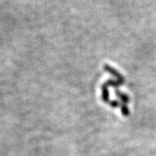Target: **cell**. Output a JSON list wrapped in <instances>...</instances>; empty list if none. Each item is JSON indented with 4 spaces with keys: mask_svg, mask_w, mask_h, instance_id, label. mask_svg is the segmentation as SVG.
<instances>
[{
    "mask_svg": "<svg viewBox=\"0 0 156 156\" xmlns=\"http://www.w3.org/2000/svg\"><path fill=\"white\" fill-rule=\"evenodd\" d=\"M103 69H104V70H106L107 72L110 73L112 76H114L117 79V81H119V82H121V83H124V82H125L124 77H123L122 76L120 73L117 71L116 69H115L114 68L111 67V66H110V65H108V64H104Z\"/></svg>",
    "mask_w": 156,
    "mask_h": 156,
    "instance_id": "6da1fadb",
    "label": "cell"
},
{
    "mask_svg": "<svg viewBox=\"0 0 156 156\" xmlns=\"http://www.w3.org/2000/svg\"><path fill=\"white\" fill-rule=\"evenodd\" d=\"M101 99H102V101L105 103L110 102V101H109V91H108V88L106 87L104 84H102V86H101Z\"/></svg>",
    "mask_w": 156,
    "mask_h": 156,
    "instance_id": "7a4b0ae2",
    "label": "cell"
},
{
    "mask_svg": "<svg viewBox=\"0 0 156 156\" xmlns=\"http://www.w3.org/2000/svg\"><path fill=\"white\" fill-rule=\"evenodd\" d=\"M115 95L118 98H120L121 101H122V103L124 104H126V103H128L129 101H130V98H129V96L128 95H126V94H124L122 92H121L120 90H118L116 89L115 90Z\"/></svg>",
    "mask_w": 156,
    "mask_h": 156,
    "instance_id": "3957f363",
    "label": "cell"
},
{
    "mask_svg": "<svg viewBox=\"0 0 156 156\" xmlns=\"http://www.w3.org/2000/svg\"><path fill=\"white\" fill-rule=\"evenodd\" d=\"M104 85L106 86V87H113V88H118L119 86H121V85H122V83H121V82H119V81H117V80H108L107 82L104 83Z\"/></svg>",
    "mask_w": 156,
    "mask_h": 156,
    "instance_id": "277c9868",
    "label": "cell"
},
{
    "mask_svg": "<svg viewBox=\"0 0 156 156\" xmlns=\"http://www.w3.org/2000/svg\"><path fill=\"white\" fill-rule=\"evenodd\" d=\"M121 112L122 113V115L125 117H128L129 115V114H130V111H129V108H128V107L126 104H121Z\"/></svg>",
    "mask_w": 156,
    "mask_h": 156,
    "instance_id": "5b68a950",
    "label": "cell"
},
{
    "mask_svg": "<svg viewBox=\"0 0 156 156\" xmlns=\"http://www.w3.org/2000/svg\"><path fill=\"white\" fill-rule=\"evenodd\" d=\"M109 104H110V106H111L112 108H118V107H119V105H120V103H119L117 101H110Z\"/></svg>",
    "mask_w": 156,
    "mask_h": 156,
    "instance_id": "8992f818",
    "label": "cell"
}]
</instances>
